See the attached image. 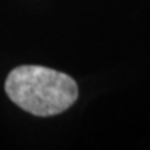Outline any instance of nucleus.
<instances>
[{"label":"nucleus","instance_id":"nucleus-1","mask_svg":"<svg viewBox=\"0 0 150 150\" xmlns=\"http://www.w3.org/2000/svg\"><path fill=\"white\" fill-rule=\"evenodd\" d=\"M4 88L18 107L39 117L60 114L78 99V85L70 75L40 65L14 68Z\"/></svg>","mask_w":150,"mask_h":150}]
</instances>
